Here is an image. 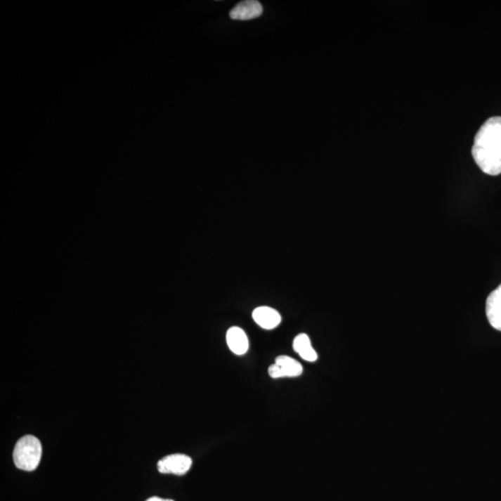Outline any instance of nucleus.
<instances>
[{
    "instance_id": "nucleus-8",
    "label": "nucleus",
    "mask_w": 501,
    "mask_h": 501,
    "mask_svg": "<svg viewBox=\"0 0 501 501\" xmlns=\"http://www.w3.org/2000/svg\"><path fill=\"white\" fill-rule=\"evenodd\" d=\"M227 344L234 354L245 355L249 349V341L243 330L239 327H231L227 332Z\"/></svg>"
},
{
    "instance_id": "nucleus-4",
    "label": "nucleus",
    "mask_w": 501,
    "mask_h": 501,
    "mask_svg": "<svg viewBox=\"0 0 501 501\" xmlns=\"http://www.w3.org/2000/svg\"><path fill=\"white\" fill-rule=\"evenodd\" d=\"M193 460L184 454H173L163 457L157 463L158 471L162 474L183 476L190 471Z\"/></svg>"
},
{
    "instance_id": "nucleus-9",
    "label": "nucleus",
    "mask_w": 501,
    "mask_h": 501,
    "mask_svg": "<svg viewBox=\"0 0 501 501\" xmlns=\"http://www.w3.org/2000/svg\"><path fill=\"white\" fill-rule=\"evenodd\" d=\"M294 350L304 360L314 362L318 359L317 352L313 349L311 338L306 334H301L294 338L292 344Z\"/></svg>"
},
{
    "instance_id": "nucleus-10",
    "label": "nucleus",
    "mask_w": 501,
    "mask_h": 501,
    "mask_svg": "<svg viewBox=\"0 0 501 501\" xmlns=\"http://www.w3.org/2000/svg\"><path fill=\"white\" fill-rule=\"evenodd\" d=\"M146 501H174V500H164V499H160V497H150V499L147 500Z\"/></svg>"
},
{
    "instance_id": "nucleus-5",
    "label": "nucleus",
    "mask_w": 501,
    "mask_h": 501,
    "mask_svg": "<svg viewBox=\"0 0 501 501\" xmlns=\"http://www.w3.org/2000/svg\"><path fill=\"white\" fill-rule=\"evenodd\" d=\"M263 7L261 3L256 0H246L238 3L231 10L230 16L233 20H240V21H247L261 16Z\"/></svg>"
},
{
    "instance_id": "nucleus-3",
    "label": "nucleus",
    "mask_w": 501,
    "mask_h": 501,
    "mask_svg": "<svg viewBox=\"0 0 501 501\" xmlns=\"http://www.w3.org/2000/svg\"><path fill=\"white\" fill-rule=\"evenodd\" d=\"M302 373V365L288 356H280L276 358L275 364L268 367V375L274 379L298 377Z\"/></svg>"
},
{
    "instance_id": "nucleus-6",
    "label": "nucleus",
    "mask_w": 501,
    "mask_h": 501,
    "mask_svg": "<svg viewBox=\"0 0 501 501\" xmlns=\"http://www.w3.org/2000/svg\"><path fill=\"white\" fill-rule=\"evenodd\" d=\"M486 313L490 325L501 332V285L488 295Z\"/></svg>"
},
{
    "instance_id": "nucleus-1",
    "label": "nucleus",
    "mask_w": 501,
    "mask_h": 501,
    "mask_svg": "<svg viewBox=\"0 0 501 501\" xmlns=\"http://www.w3.org/2000/svg\"><path fill=\"white\" fill-rule=\"evenodd\" d=\"M471 155L483 173L501 174V117L490 118L477 132Z\"/></svg>"
},
{
    "instance_id": "nucleus-2",
    "label": "nucleus",
    "mask_w": 501,
    "mask_h": 501,
    "mask_svg": "<svg viewBox=\"0 0 501 501\" xmlns=\"http://www.w3.org/2000/svg\"><path fill=\"white\" fill-rule=\"evenodd\" d=\"M42 445L36 436H25L17 442L13 450L14 464L20 470L32 471L39 465Z\"/></svg>"
},
{
    "instance_id": "nucleus-7",
    "label": "nucleus",
    "mask_w": 501,
    "mask_h": 501,
    "mask_svg": "<svg viewBox=\"0 0 501 501\" xmlns=\"http://www.w3.org/2000/svg\"><path fill=\"white\" fill-rule=\"evenodd\" d=\"M253 318L261 328L266 330L275 329L282 323L280 313L268 306H260L254 309Z\"/></svg>"
}]
</instances>
